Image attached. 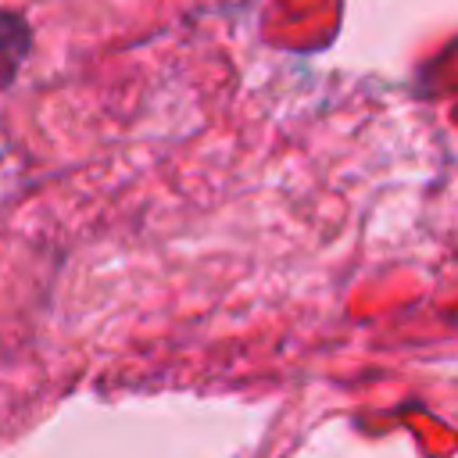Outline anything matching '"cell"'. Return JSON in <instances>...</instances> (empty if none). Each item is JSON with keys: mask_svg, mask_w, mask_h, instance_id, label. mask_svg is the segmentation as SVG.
Listing matches in <instances>:
<instances>
[{"mask_svg": "<svg viewBox=\"0 0 458 458\" xmlns=\"http://www.w3.org/2000/svg\"><path fill=\"white\" fill-rule=\"evenodd\" d=\"M29 39H32L29 25H25L18 14L0 11V68H4V82H7V79L18 72V64L25 61Z\"/></svg>", "mask_w": 458, "mask_h": 458, "instance_id": "6da1fadb", "label": "cell"}]
</instances>
